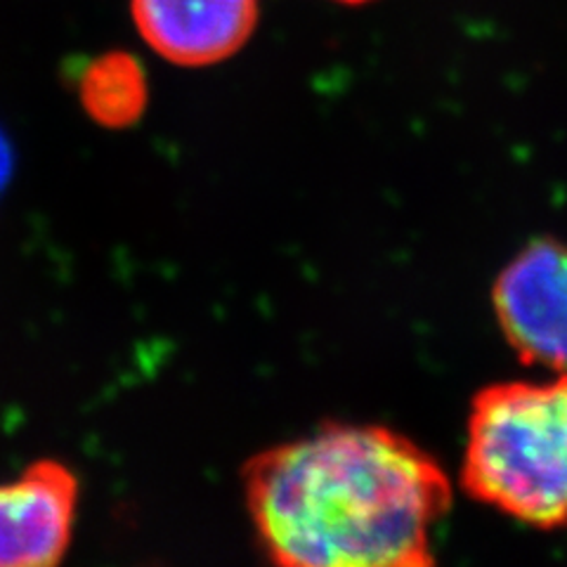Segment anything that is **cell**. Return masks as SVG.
<instances>
[{
    "label": "cell",
    "instance_id": "cell-8",
    "mask_svg": "<svg viewBox=\"0 0 567 567\" xmlns=\"http://www.w3.org/2000/svg\"><path fill=\"white\" fill-rule=\"evenodd\" d=\"M333 3H343V6H364V3H371V0H333Z\"/></svg>",
    "mask_w": 567,
    "mask_h": 567
},
{
    "label": "cell",
    "instance_id": "cell-2",
    "mask_svg": "<svg viewBox=\"0 0 567 567\" xmlns=\"http://www.w3.org/2000/svg\"><path fill=\"white\" fill-rule=\"evenodd\" d=\"M458 483L527 527H567V374L477 390Z\"/></svg>",
    "mask_w": 567,
    "mask_h": 567
},
{
    "label": "cell",
    "instance_id": "cell-7",
    "mask_svg": "<svg viewBox=\"0 0 567 567\" xmlns=\"http://www.w3.org/2000/svg\"><path fill=\"white\" fill-rule=\"evenodd\" d=\"M10 173H12V147H10L6 133L0 131V192L6 189V185L10 181Z\"/></svg>",
    "mask_w": 567,
    "mask_h": 567
},
{
    "label": "cell",
    "instance_id": "cell-1",
    "mask_svg": "<svg viewBox=\"0 0 567 567\" xmlns=\"http://www.w3.org/2000/svg\"><path fill=\"white\" fill-rule=\"evenodd\" d=\"M244 487L265 556L287 567H425L452 508L440 461L379 423H327L260 452Z\"/></svg>",
    "mask_w": 567,
    "mask_h": 567
},
{
    "label": "cell",
    "instance_id": "cell-3",
    "mask_svg": "<svg viewBox=\"0 0 567 567\" xmlns=\"http://www.w3.org/2000/svg\"><path fill=\"white\" fill-rule=\"evenodd\" d=\"M492 310L525 364L567 374V244L539 237L523 246L492 284Z\"/></svg>",
    "mask_w": 567,
    "mask_h": 567
},
{
    "label": "cell",
    "instance_id": "cell-6",
    "mask_svg": "<svg viewBox=\"0 0 567 567\" xmlns=\"http://www.w3.org/2000/svg\"><path fill=\"white\" fill-rule=\"evenodd\" d=\"M79 95L97 123L106 128H126L147 104V79L128 52H106L85 66Z\"/></svg>",
    "mask_w": 567,
    "mask_h": 567
},
{
    "label": "cell",
    "instance_id": "cell-4",
    "mask_svg": "<svg viewBox=\"0 0 567 567\" xmlns=\"http://www.w3.org/2000/svg\"><path fill=\"white\" fill-rule=\"evenodd\" d=\"M79 483L58 461H39L0 485V567H45L71 542Z\"/></svg>",
    "mask_w": 567,
    "mask_h": 567
},
{
    "label": "cell",
    "instance_id": "cell-5",
    "mask_svg": "<svg viewBox=\"0 0 567 567\" xmlns=\"http://www.w3.org/2000/svg\"><path fill=\"white\" fill-rule=\"evenodd\" d=\"M131 12L156 55L181 66H208L248 43L260 0H131Z\"/></svg>",
    "mask_w": 567,
    "mask_h": 567
}]
</instances>
